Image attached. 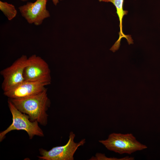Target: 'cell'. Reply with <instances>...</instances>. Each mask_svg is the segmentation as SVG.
I'll return each mask as SVG.
<instances>
[{
	"label": "cell",
	"mask_w": 160,
	"mask_h": 160,
	"mask_svg": "<svg viewBox=\"0 0 160 160\" xmlns=\"http://www.w3.org/2000/svg\"><path fill=\"white\" fill-rule=\"evenodd\" d=\"M47 0H36L34 2H28L18 8L21 15L29 24L41 25L50 15L47 9Z\"/></svg>",
	"instance_id": "52a82bcc"
},
{
	"label": "cell",
	"mask_w": 160,
	"mask_h": 160,
	"mask_svg": "<svg viewBox=\"0 0 160 160\" xmlns=\"http://www.w3.org/2000/svg\"><path fill=\"white\" fill-rule=\"evenodd\" d=\"M50 84L41 81H24L14 87L4 92V95L11 99H19L33 95L42 92Z\"/></svg>",
	"instance_id": "ba28073f"
},
{
	"label": "cell",
	"mask_w": 160,
	"mask_h": 160,
	"mask_svg": "<svg viewBox=\"0 0 160 160\" xmlns=\"http://www.w3.org/2000/svg\"><path fill=\"white\" fill-rule=\"evenodd\" d=\"M50 73L47 62L41 57L34 54L28 58L23 77L25 81H41L50 84Z\"/></svg>",
	"instance_id": "277c9868"
},
{
	"label": "cell",
	"mask_w": 160,
	"mask_h": 160,
	"mask_svg": "<svg viewBox=\"0 0 160 160\" xmlns=\"http://www.w3.org/2000/svg\"><path fill=\"white\" fill-rule=\"evenodd\" d=\"M20 1H28V0H20Z\"/></svg>",
	"instance_id": "5bb4252c"
},
{
	"label": "cell",
	"mask_w": 160,
	"mask_h": 160,
	"mask_svg": "<svg viewBox=\"0 0 160 160\" xmlns=\"http://www.w3.org/2000/svg\"><path fill=\"white\" fill-rule=\"evenodd\" d=\"M0 9L9 20H11L14 18L17 13L14 5L1 1H0Z\"/></svg>",
	"instance_id": "30bf717a"
},
{
	"label": "cell",
	"mask_w": 160,
	"mask_h": 160,
	"mask_svg": "<svg viewBox=\"0 0 160 160\" xmlns=\"http://www.w3.org/2000/svg\"><path fill=\"white\" fill-rule=\"evenodd\" d=\"M99 141L108 150L120 154H131L147 148L146 145L138 141L131 133H113L109 135L107 139Z\"/></svg>",
	"instance_id": "3957f363"
},
{
	"label": "cell",
	"mask_w": 160,
	"mask_h": 160,
	"mask_svg": "<svg viewBox=\"0 0 160 160\" xmlns=\"http://www.w3.org/2000/svg\"><path fill=\"white\" fill-rule=\"evenodd\" d=\"M98 0L100 2L103 1V2H108V0Z\"/></svg>",
	"instance_id": "4fadbf2b"
},
{
	"label": "cell",
	"mask_w": 160,
	"mask_h": 160,
	"mask_svg": "<svg viewBox=\"0 0 160 160\" xmlns=\"http://www.w3.org/2000/svg\"><path fill=\"white\" fill-rule=\"evenodd\" d=\"M8 103L12 116V121L11 124L7 129L0 132V142L4 138L7 134L15 130L25 131L30 139L35 135L44 136L43 131L39 126V123L37 121H31L29 116L19 111L9 99Z\"/></svg>",
	"instance_id": "7a4b0ae2"
},
{
	"label": "cell",
	"mask_w": 160,
	"mask_h": 160,
	"mask_svg": "<svg viewBox=\"0 0 160 160\" xmlns=\"http://www.w3.org/2000/svg\"><path fill=\"white\" fill-rule=\"evenodd\" d=\"M98 160H133L134 159L133 157L126 156L121 158H108L106 157L104 154H97L96 155L95 159Z\"/></svg>",
	"instance_id": "8fae6325"
},
{
	"label": "cell",
	"mask_w": 160,
	"mask_h": 160,
	"mask_svg": "<svg viewBox=\"0 0 160 160\" xmlns=\"http://www.w3.org/2000/svg\"><path fill=\"white\" fill-rule=\"evenodd\" d=\"M124 0H108V2L112 3L115 7L116 9V13L118 15L120 22V32L119 37L118 40L115 42L114 45L110 49L113 52L119 49L120 45V41L122 38L124 37L127 40L129 44H133V40L131 37H129L127 35H125L122 30V20L124 16L127 15L128 11L123 9V6Z\"/></svg>",
	"instance_id": "9c48e42d"
},
{
	"label": "cell",
	"mask_w": 160,
	"mask_h": 160,
	"mask_svg": "<svg viewBox=\"0 0 160 160\" xmlns=\"http://www.w3.org/2000/svg\"><path fill=\"white\" fill-rule=\"evenodd\" d=\"M28 57L23 55L9 66L0 71L3 80L1 87L4 92L9 90L23 82V72Z\"/></svg>",
	"instance_id": "8992f818"
},
{
	"label": "cell",
	"mask_w": 160,
	"mask_h": 160,
	"mask_svg": "<svg viewBox=\"0 0 160 160\" xmlns=\"http://www.w3.org/2000/svg\"><path fill=\"white\" fill-rule=\"evenodd\" d=\"M47 89L37 94L19 99H9L16 108L28 115L31 121H37L43 126L47 123V112L51 103L48 97Z\"/></svg>",
	"instance_id": "6da1fadb"
},
{
	"label": "cell",
	"mask_w": 160,
	"mask_h": 160,
	"mask_svg": "<svg viewBox=\"0 0 160 160\" xmlns=\"http://www.w3.org/2000/svg\"><path fill=\"white\" fill-rule=\"evenodd\" d=\"M53 3L56 6L57 3H58L59 2V1L60 0H51Z\"/></svg>",
	"instance_id": "7c38bea8"
},
{
	"label": "cell",
	"mask_w": 160,
	"mask_h": 160,
	"mask_svg": "<svg viewBox=\"0 0 160 160\" xmlns=\"http://www.w3.org/2000/svg\"><path fill=\"white\" fill-rule=\"evenodd\" d=\"M75 136L73 132L70 133L69 139L64 145L53 147L49 151L43 148L39 149L41 156L39 159L44 160H73V155L78 148L83 145L85 143V139L81 140L79 142L74 141Z\"/></svg>",
	"instance_id": "5b68a950"
}]
</instances>
